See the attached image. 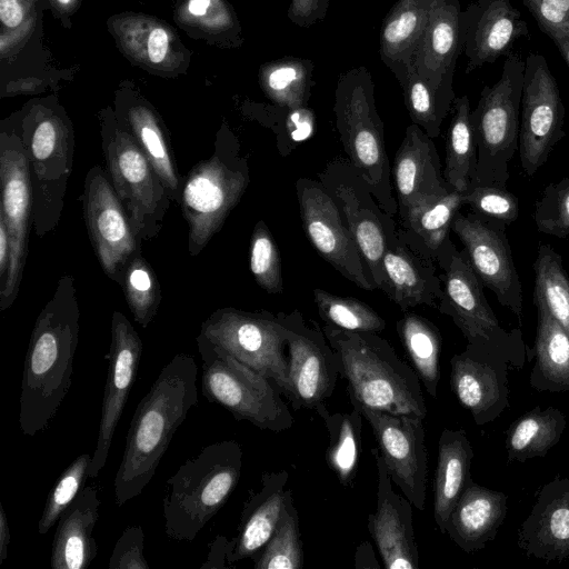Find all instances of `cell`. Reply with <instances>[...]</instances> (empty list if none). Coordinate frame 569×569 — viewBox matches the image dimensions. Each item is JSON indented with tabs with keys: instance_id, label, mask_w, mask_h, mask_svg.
I'll use <instances>...</instances> for the list:
<instances>
[{
	"instance_id": "6da1fadb",
	"label": "cell",
	"mask_w": 569,
	"mask_h": 569,
	"mask_svg": "<svg viewBox=\"0 0 569 569\" xmlns=\"http://www.w3.org/2000/svg\"><path fill=\"white\" fill-rule=\"evenodd\" d=\"M79 332L74 278L63 274L36 319L26 353L19 398L24 436L44 431L69 392Z\"/></svg>"
},
{
	"instance_id": "7a4b0ae2",
	"label": "cell",
	"mask_w": 569,
	"mask_h": 569,
	"mask_svg": "<svg viewBox=\"0 0 569 569\" xmlns=\"http://www.w3.org/2000/svg\"><path fill=\"white\" fill-rule=\"evenodd\" d=\"M197 378L194 358L177 353L138 403L113 482L118 507L140 496L152 479L174 432L198 403Z\"/></svg>"
},
{
	"instance_id": "3957f363",
	"label": "cell",
	"mask_w": 569,
	"mask_h": 569,
	"mask_svg": "<svg viewBox=\"0 0 569 569\" xmlns=\"http://www.w3.org/2000/svg\"><path fill=\"white\" fill-rule=\"evenodd\" d=\"M340 360L350 403L395 413L427 416L422 383L416 371L377 332L329 325L322 328Z\"/></svg>"
},
{
	"instance_id": "277c9868",
	"label": "cell",
	"mask_w": 569,
	"mask_h": 569,
	"mask_svg": "<svg viewBox=\"0 0 569 569\" xmlns=\"http://www.w3.org/2000/svg\"><path fill=\"white\" fill-rule=\"evenodd\" d=\"M241 468L242 450L234 440L208 445L181 465L166 481V535L192 542L234 491Z\"/></svg>"
},
{
	"instance_id": "5b68a950",
	"label": "cell",
	"mask_w": 569,
	"mask_h": 569,
	"mask_svg": "<svg viewBox=\"0 0 569 569\" xmlns=\"http://www.w3.org/2000/svg\"><path fill=\"white\" fill-rule=\"evenodd\" d=\"M19 129L29 162L32 227L43 238L57 229L63 212L73 168V127L56 101H37L19 113Z\"/></svg>"
},
{
	"instance_id": "8992f818",
	"label": "cell",
	"mask_w": 569,
	"mask_h": 569,
	"mask_svg": "<svg viewBox=\"0 0 569 569\" xmlns=\"http://www.w3.org/2000/svg\"><path fill=\"white\" fill-rule=\"evenodd\" d=\"M250 183L247 157L238 137L223 123L212 154L183 178L179 206L188 226L187 249L198 256L218 233Z\"/></svg>"
},
{
	"instance_id": "52a82bcc",
	"label": "cell",
	"mask_w": 569,
	"mask_h": 569,
	"mask_svg": "<svg viewBox=\"0 0 569 569\" xmlns=\"http://www.w3.org/2000/svg\"><path fill=\"white\" fill-rule=\"evenodd\" d=\"M336 128L348 160L380 207L398 214L386 150L383 123L375 102V83L366 67L341 72L335 90Z\"/></svg>"
},
{
	"instance_id": "ba28073f",
	"label": "cell",
	"mask_w": 569,
	"mask_h": 569,
	"mask_svg": "<svg viewBox=\"0 0 569 569\" xmlns=\"http://www.w3.org/2000/svg\"><path fill=\"white\" fill-rule=\"evenodd\" d=\"M525 64L518 53L506 56L500 79L483 87L477 107L470 113L477 148V166L470 187L507 188L509 163L519 148Z\"/></svg>"
},
{
	"instance_id": "9c48e42d",
	"label": "cell",
	"mask_w": 569,
	"mask_h": 569,
	"mask_svg": "<svg viewBox=\"0 0 569 569\" xmlns=\"http://www.w3.org/2000/svg\"><path fill=\"white\" fill-rule=\"evenodd\" d=\"M436 262L442 271L439 277L443 289L437 309L452 319L468 345L498 355L512 368H521L527 361L521 333L508 332L500 326L466 252L459 251L448 237Z\"/></svg>"
},
{
	"instance_id": "30bf717a",
	"label": "cell",
	"mask_w": 569,
	"mask_h": 569,
	"mask_svg": "<svg viewBox=\"0 0 569 569\" xmlns=\"http://www.w3.org/2000/svg\"><path fill=\"white\" fill-rule=\"evenodd\" d=\"M101 148L108 176L140 241L160 233L171 199L162 180L114 111L99 113Z\"/></svg>"
},
{
	"instance_id": "8fae6325",
	"label": "cell",
	"mask_w": 569,
	"mask_h": 569,
	"mask_svg": "<svg viewBox=\"0 0 569 569\" xmlns=\"http://www.w3.org/2000/svg\"><path fill=\"white\" fill-rule=\"evenodd\" d=\"M202 359L201 391L208 402L227 409L236 420L261 430L281 432L293 425V416L277 385L243 365L199 333Z\"/></svg>"
},
{
	"instance_id": "7c38bea8",
	"label": "cell",
	"mask_w": 569,
	"mask_h": 569,
	"mask_svg": "<svg viewBox=\"0 0 569 569\" xmlns=\"http://www.w3.org/2000/svg\"><path fill=\"white\" fill-rule=\"evenodd\" d=\"M213 345L252 370L272 380L283 397L293 400L286 356L288 330L279 313L223 307L213 311L200 332Z\"/></svg>"
},
{
	"instance_id": "4fadbf2b",
	"label": "cell",
	"mask_w": 569,
	"mask_h": 569,
	"mask_svg": "<svg viewBox=\"0 0 569 569\" xmlns=\"http://www.w3.org/2000/svg\"><path fill=\"white\" fill-rule=\"evenodd\" d=\"M318 180L337 204L377 289H381L383 254L398 240L395 217L380 207L348 159L337 158L328 162L318 173Z\"/></svg>"
},
{
	"instance_id": "5bb4252c",
	"label": "cell",
	"mask_w": 569,
	"mask_h": 569,
	"mask_svg": "<svg viewBox=\"0 0 569 569\" xmlns=\"http://www.w3.org/2000/svg\"><path fill=\"white\" fill-rule=\"evenodd\" d=\"M0 183V214L4 218L11 242L8 278L3 291L0 292V311H6L19 293L32 227V188L19 117L1 123Z\"/></svg>"
},
{
	"instance_id": "9a60e30c",
	"label": "cell",
	"mask_w": 569,
	"mask_h": 569,
	"mask_svg": "<svg viewBox=\"0 0 569 569\" xmlns=\"http://www.w3.org/2000/svg\"><path fill=\"white\" fill-rule=\"evenodd\" d=\"M525 62L518 149L523 171L533 176L565 136V106L546 58L531 52Z\"/></svg>"
},
{
	"instance_id": "2e32d148",
	"label": "cell",
	"mask_w": 569,
	"mask_h": 569,
	"mask_svg": "<svg viewBox=\"0 0 569 569\" xmlns=\"http://www.w3.org/2000/svg\"><path fill=\"white\" fill-rule=\"evenodd\" d=\"M296 193L302 228L317 252L357 287L377 289L350 230L323 184L319 180L299 178Z\"/></svg>"
},
{
	"instance_id": "e0dca14e",
	"label": "cell",
	"mask_w": 569,
	"mask_h": 569,
	"mask_svg": "<svg viewBox=\"0 0 569 569\" xmlns=\"http://www.w3.org/2000/svg\"><path fill=\"white\" fill-rule=\"evenodd\" d=\"M81 200L97 260L104 274L119 284L129 260L141 252V241L101 166L94 164L87 172Z\"/></svg>"
},
{
	"instance_id": "ac0fdd59",
	"label": "cell",
	"mask_w": 569,
	"mask_h": 569,
	"mask_svg": "<svg viewBox=\"0 0 569 569\" xmlns=\"http://www.w3.org/2000/svg\"><path fill=\"white\" fill-rule=\"evenodd\" d=\"M351 406L359 409L370 425L392 482L415 508L423 510L428 476L423 418Z\"/></svg>"
},
{
	"instance_id": "d6986e66",
	"label": "cell",
	"mask_w": 569,
	"mask_h": 569,
	"mask_svg": "<svg viewBox=\"0 0 569 569\" xmlns=\"http://www.w3.org/2000/svg\"><path fill=\"white\" fill-rule=\"evenodd\" d=\"M288 330L289 377L293 410L312 409L333 395L340 376V360L318 323L305 320L300 311L280 312Z\"/></svg>"
},
{
	"instance_id": "ffe728a7",
	"label": "cell",
	"mask_w": 569,
	"mask_h": 569,
	"mask_svg": "<svg viewBox=\"0 0 569 569\" xmlns=\"http://www.w3.org/2000/svg\"><path fill=\"white\" fill-rule=\"evenodd\" d=\"M142 350V340L129 319L121 311H113L111 343L106 355L107 379L89 478H96L107 462L118 422L136 381Z\"/></svg>"
},
{
	"instance_id": "44dd1931",
	"label": "cell",
	"mask_w": 569,
	"mask_h": 569,
	"mask_svg": "<svg viewBox=\"0 0 569 569\" xmlns=\"http://www.w3.org/2000/svg\"><path fill=\"white\" fill-rule=\"evenodd\" d=\"M451 230L465 247L469 262L498 301L521 319L522 289L512 260L510 246L503 227L490 223L477 214L458 212Z\"/></svg>"
},
{
	"instance_id": "7402d4cb",
	"label": "cell",
	"mask_w": 569,
	"mask_h": 569,
	"mask_svg": "<svg viewBox=\"0 0 569 569\" xmlns=\"http://www.w3.org/2000/svg\"><path fill=\"white\" fill-rule=\"evenodd\" d=\"M450 365L451 390L478 426L493 421L509 406L508 371L512 367L505 359L467 345Z\"/></svg>"
},
{
	"instance_id": "603a6c76",
	"label": "cell",
	"mask_w": 569,
	"mask_h": 569,
	"mask_svg": "<svg viewBox=\"0 0 569 569\" xmlns=\"http://www.w3.org/2000/svg\"><path fill=\"white\" fill-rule=\"evenodd\" d=\"M377 466V507L368 517V530L387 569H418L412 503L398 495L377 448L371 449Z\"/></svg>"
},
{
	"instance_id": "cb8c5ba5",
	"label": "cell",
	"mask_w": 569,
	"mask_h": 569,
	"mask_svg": "<svg viewBox=\"0 0 569 569\" xmlns=\"http://www.w3.org/2000/svg\"><path fill=\"white\" fill-rule=\"evenodd\" d=\"M466 73L508 56L520 38H528L527 22L510 0H475L462 10Z\"/></svg>"
},
{
	"instance_id": "d4e9b609",
	"label": "cell",
	"mask_w": 569,
	"mask_h": 569,
	"mask_svg": "<svg viewBox=\"0 0 569 569\" xmlns=\"http://www.w3.org/2000/svg\"><path fill=\"white\" fill-rule=\"evenodd\" d=\"M462 51V9L459 0H435L415 56L413 70L439 94L455 100L453 73Z\"/></svg>"
},
{
	"instance_id": "484cf974",
	"label": "cell",
	"mask_w": 569,
	"mask_h": 569,
	"mask_svg": "<svg viewBox=\"0 0 569 569\" xmlns=\"http://www.w3.org/2000/svg\"><path fill=\"white\" fill-rule=\"evenodd\" d=\"M525 555L545 562L569 559V479L556 477L543 485L518 531Z\"/></svg>"
},
{
	"instance_id": "4316f807",
	"label": "cell",
	"mask_w": 569,
	"mask_h": 569,
	"mask_svg": "<svg viewBox=\"0 0 569 569\" xmlns=\"http://www.w3.org/2000/svg\"><path fill=\"white\" fill-rule=\"evenodd\" d=\"M398 217L427 198L451 190L443 177L436 146L419 126L407 127L391 168Z\"/></svg>"
},
{
	"instance_id": "83f0119b",
	"label": "cell",
	"mask_w": 569,
	"mask_h": 569,
	"mask_svg": "<svg viewBox=\"0 0 569 569\" xmlns=\"http://www.w3.org/2000/svg\"><path fill=\"white\" fill-rule=\"evenodd\" d=\"M114 114L152 164L171 201L179 203L183 178L177 169L170 138L158 112L143 98L122 92L116 100Z\"/></svg>"
},
{
	"instance_id": "f1b7e54d",
	"label": "cell",
	"mask_w": 569,
	"mask_h": 569,
	"mask_svg": "<svg viewBox=\"0 0 569 569\" xmlns=\"http://www.w3.org/2000/svg\"><path fill=\"white\" fill-rule=\"evenodd\" d=\"M435 261L415 252L398 236L382 258V290L402 311L417 306L438 308L443 289Z\"/></svg>"
},
{
	"instance_id": "f546056e",
	"label": "cell",
	"mask_w": 569,
	"mask_h": 569,
	"mask_svg": "<svg viewBox=\"0 0 569 569\" xmlns=\"http://www.w3.org/2000/svg\"><path fill=\"white\" fill-rule=\"evenodd\" d=\"M289 472H264L261 487L251 493L240 515L237 535L229 540V565L256 557L273 535L281 518L289 489Z\"/></svg>"
},
{
	"instance_id": "4dcf8cb0",
	"label": "cell",
	"mask_w": 569,
	"mask_h": 569,
	"mask_svg": "<svg viewBox=\"0 0 569 569\" xmlns=\"http://www.w3.org/2000/svg\"><path fill=\"white\" fill-rule=\"evenodd\" d=\"M507 511L508 497L503 492L471 480L451 511L445 533L462 551H480L496 538Z\"/></svg>"
},
{
	"instance_id": "1f68e13d",
	"label": "cell",
	"mask_w": 569,
	"mask_h": 569,
	"mask_svg": "<svg viewBox=\"0 0 569 569\" xmlns=\"http://www.w3.org/2000/svg\"><path fill=\"white\" fill-rule=\"evenodd\" d=\"M101 500L94 486H84L61 513L52 540V569H87L98 555L92 536Z\"/></svg>"
},
{
	"instance_id": "d6a6232c",
	"label": "cell",
	"mask_w": 569,
	"mask_h": 569,
	"mask_svg": "<svg viewBox=\"0 0 569 569\" xmlns=\"http://www.w3.org/2000/svg\"><path fill=\"white\" fill-rule=\"evenodd\" d=\"M435 0H398L383 19L379 54L401 82L413 70V60Z\"/></svg>"
},
{
	"instance_id": "836d02e7",
	"label": "cell",
	"mask_w": 569,
	"mask_h": 569,
	"mask_svg": "<svg viewBox=\"0 0 569 569\" xmlns=\"http://www.w3.org/2000/svg\"><path fill=\"white\" fill-rule=\"evenodd\" d=\"M463 204V192L453 189L417 202L399 217L398 236L415 252L436 262L453 218Z\"/></svg>"
},
{
	"instance_id": "e575fe53",
	"label": "cell",
	"mask_w": 569,
	"mask_h": 569,
	"mask_svg": "<svg viewBox=\"0 0 569 569\" xmlns=\"http://www.w3.org/2000/svg\"><path fill=\"white\" fill-rule=\"evenodd\" d=\"M472 446L465 430H442L433 481V518L441 533H445L451 511L472 480Z\"/></svg>"
},
{
	"instance_id": "d590c367",
	"label": "cell",
	"mask_w": 569,
	"mask_h": 569,
	"mask_svg": "<svg viewBox=\"0 0 569 569\" xmlns=\"http://www.w3.org/2000/svg\"><path fill=\"white\" fill-rule=\"evenodd\" d=\"M535 302L538 326L530 385L538 391H569V336L541 301Z\"/></svg>"
},
{
	"instance_id": "8d00e7d4",
	"label": "cell",
	"mask_w": 569,
	"mask_h": 569,
	"mask_svg": "<svg viewBox=\"0 0 569 569\" xmlns=\"http://www.w3.org/2000/svg\"><path fill=\"white\" fill-rule=\"evenodd\" d=\"M316 412L325 422L329 445L326 450V462L336 475L340 485L350 487L357 476L362 451V418L359 409L352 407L351 412L331 413L325 405Z\"/></svg>"
},
{
	"instance_id": "74e56055",
	"label": "cell",
	"mask_w": 569,
	"mask_h": 569,
	"mask_svg": "<svg viewBox=\"0 0 569 569\" xmlns=\"http://www.w3.org/2000/svg\"><path fill=\"white\" fill-rule=\"evenodd\" d=\"M565 415L557 408L530 410L513 422L507 433L508 461L525 462L543 457L553 448L566 429Z\"/></svg>"
},
{
	"instance_id": "f35d334b",
	"label": "cell",
	"mask_w": 569,
	"mask_h": 569,
	"mask_svg": "<svg viewBox=\"0 0 569 569\" xmlns=\"http://www.w3.org/2000/svg\"><path fill=\"white\" fill-rule=\"evenodd\" d=\"M451 111L446 136L443 177L451 189L466 192L472 183L477 166L469 98L466 94L456 97Z\"/></svg>"
},
{
	"instance_id": "ab89813d",
	"label": "cell",
	"mask_w": 569,
	"mask_h": 569,
	"mask_svg": "<svg viewBox=\"0 0 569 569\" xmlns=\"http://www.w3.org/2000/svg\"><path fill=\"white\" fill-rule=\"evenodd\" d=\"M396 329L423 388L437 398L442 343L440 331L427 318L410 312L397 321Z\"/></svg>"
},
{
	"instance_id": "60d3db41",
	"label": "cell",
	"mask_w": 569,
	"mask_h": 569,
	"mask_svg": "<svg viewBox=\"0 0 569 569\" xmlns=\"http://www.w3.org/2000/svg\"><path fill=\"white\" fill-rule=\"evenodd\" d=\"M313 69L311 60L283 57L260 67L259 84L274 104L293 109L308 107Z\"/></svg>"
},
{
	"instance_id": "b9f144b4",
	"label": "cell",
	"mask_w": 569,
	"mask_h": 569,
	"mask_svg": "<svg viewBox=\"0 0 569 569\" xmlns=\"http://www.w3.org/2000/svg\"><path fill=\"white\" fill-rule=\"evenodd\" d=\"M252 559L254 569H301L303 567L299 517L291 490L287 495L282 515L273 535Z\"/></svg>"
},
{
	"instance_id": "7bdbcfd3",
	"label": "cell",
	"mask_w": 569,
	"mask_h": 569,
	"mask_svg": "<svg viewBox=\"0 0 569 569\" xmlns=\"http://www.w3.org/2000/svg\"><path fill=\"white\" fill-rule=\"evenodd\" d=\"M535 300L541 301L569 336V278L560 256L540 244L533 264Z\"/></svg>"
},
{
	"instance_id": "ee69618b",
	"label": "cell",
	"mask_w": 569,
	"mask_h": 569,
	"mask_svg": "<svg viewBox=\"0 0 569 569\" xmlns=\"http://www.w3.org/2000/svg\"><path fill=\"white\" fill-rule=\"evenodd\" d=\"M119 284L134 321L147 328L158 312L162 296L157 276L141 252L129 260Z\"/></svg>"
},
{
	"instance_id": "f6af8a7d",
	"label": "cell",
	"mask_w": 569,
	"mask_h": 569,
	"mask_svg": "<svg viewBox=\"0 0 569 569\" xmlns=\"http://www.w3.org/2000/svg\"><path fill=\"white\" fill-rule=\"evenodd\" d=\"M313 300L325 325L348 331L377 333L386 328V321L379 313L353 297H340L315 288Z\"/></svg>"
},
{
	"instance_id": "bcb514c9",
	"label": "cell",
	"mask_w": 569,
	"mask_h": 569,
	"mask_svg": "<svg viewBox=\"0 0 569 569\" xmlns=\"http://www.w3.org/2000/svg\"><path fill=\"white\" fill-rule=\"evenodd\" d=\"M399 84L412 123L430 138H437L443 120L452 110L453 100L439 94L415 70Z\"/></svg>"
},
{
	"instance_id": "7dc6e473",
	"label": "cell",
	"mask_w": 569,
	"mask_h": 569,
	"mask_svg": "<svg viewBox=\"0 0 569 569\" xmlns=\"http://www.w3.org/2000/svg\"><path fill=\"white\" fill-rule=\"evenodd\" d=\"M259 107L258 111L252 113L259 122L276 133L278 148L282 154L290 152L296 143L310 137L315 130L316 118L308 107Z\"/></svg>"
},
{
	"instance_id": "c3c4849f",
	"label": "cell",
	"mask_w": 569,
	"mask_h": 569,
	"mask_svg": "<svg viewBox=\"0 0 569 569\" xmlns=\"http://www.w3.org/2000/svg\"><path fill=\"white\" fill-rule=\"evenodd\" d=\"M91 453L78 456L60 475L48 493L41 518L38 522V533L46 535L56 525L61 513L76 499L89 478Z\"/></svg>"
},
{
	"instance_id": "681fc988",
	"label": "cell",
	"mask_w": 569,
	"mask_h": 569,
	"mask_svg": "<svg viewBox=\"0 0 569 569\" xmlns=\"http://www.w3.org/2000/svg\"><path fill=\"white\" fill-rule=\"evenodd\" d=\"M250 270L256 282L268 293H282L281 258L272 233L263 220L253 228L249 251Z\"/></svg>"
},
{
	"instance_id": "f907efd6",
	"label": "cell",
	"mask_w": 569,
	"mask_h": 569,
	"mask_svg": "<svg viewBox=\"0 0 569 569\" xmlns=\"http://www.w3.org/2000/svg\"><path fill=\"white\" fill-rule=\"evenodd\" d=\"M463 203L479 218L503 227L517 220L519 201L507 188L473 186L463 192Z\"/></svg>"
},
{
	"instance_id": "816d5d0a",
	"label": "cell",
	"mask_w": 569,
	"mask_h": 569,
	"mask_svg": "<svg viewBox=\"0 0 569 569\" xmlns=\"http://www.w3.org/2000/svg\"><path fill=\"white\" fill-rule=\"evenodd\" d=\"M537 229L549 236L569 234V179L549 183L535 206Z\"/></svg>"
},
{
	"instance_id": "f5cc1de1",
	"label": "cell",
	"mask_w": 569,
	"mask_h": 569,
	"mask_svg": "<svg viewBox=\"0 0 569 569\" xmlns=\"http://www.w3.org/2000/svg\"><path fill=\"white\" fill-rule=\"evenodd\" d=\"M143 36L134 31L133 52L143 62L160 67L169 61L172 47V33L163 24L154 22L142 30Z\"/></svg>"
},
{
	"instance_id": "db71d44e",
	"label": "cell",
	"mask_w": 569,
	"mask_h": 569,
	"mask_svg": "<svg viewBox=\"0 0 569 569\" xmlns=\"http://www.w3.org/2000/svg\"><path fill=\"white\" fill-rule=\"evenodd\" d=\"M144 533L140 525L128 526L117 540L108 569H149L143 556Z\"/></svg>"
},
{
	"instance_id": "11a10c76",
	"label": "cell",
	"mask_w": 569,
	"mask_h": 569,
	"mask_svg": "<svg viewBox=\"0 0 569 569\" xmlns=\"http://www.w3.org/2000/svg\"><path fill=\"white\" fill-rule=\"evenodd\" d=\"M538 23L539 29L551 40L569 33V0H522Z\"/></svg>"
},
{
	"instance_id": "9f6ffc18",
	"label": "cell",
	"mask_w": 569,
	"mask_h": 569,
	"mask_svg": "<svg viewBox=\"0 0 569 569\" xmlns=\"http://www.w3.org/2000/svg\"><path fill=\"white\" fill-rule=\"evenodd\" d=\"M331 0H291L287 17L298 27L310 28L326 18Z\"/></svg>"
},
{
	"instance_id": "6f0895ef",
	"label": "cell",
	"mask_w": 569,
	"mask_h": 569,
	"mask_svg": "<svg viewBox=\"0 0 569 569\" xmlns=\"http://www.w3.org/2000/svg\"><path fill=\"white\" fill-rule=\"evenodd\" d=\"M229 551V540L224 536H217L209 545V551L206 561L200 566V569H219L226 568L227 556Z\"/></svg>"
},
{
	"instance_id": "680465c9",
	"label": "cell",
	"mask_w": 569,
	"mask_h": 569,
	"mask_svg": "<svg viewBox=\"0 0 569 569\" xmlns=\"http://www.w3.org/2000/svg\"><path fill=\"white\" fill-rule=\"evenodd\" d=\"M10 234L4 218L0 214V292H2L6 287L10 267Z\"/></svg>"
},
{
	"instance_id": "91938a15",
	"label": "cell",
	"mask_w": 569,
	"mask_h": 569,
	"mask_svg": "<svg viewBox=\"0 0 569 569\" xmlns=\"http://www.w3.org/2000/svg\"><path fill=\"white\" fill-rule=\"evenodd\" d=\"M23 18L24 10L20 0H0V19L3 26L16 28Z\"/></svg>"
},
{
	"instance_id": "94428289",
	"label": "cell",
	"mask_w": 569,
	"mask_h": 569,
	"mask_svg": "<svg viewBox=\"0 0 569 569\" xmlns=\"http://www.w3.org/2000/svg\"><path fill=\"white\" fill-rule=\"evenodd\" d=\"M10 543V528L9 521L3 509L2 503L0 502V565L7 559L8 556V547Z\"/></svg>"
},
{
	"instance_id": "6125c7cd",
	"label": "cell",
	"mask_w": 569,
	"mask_h": 569,
	"mask_svg": "<svg viewBox=\"0 0 569 569\" xmlns=\"http://www.w3.org/2000/svg\"><path fill=\"white\" fill-rule=\"evenodd\" d=\"M216 0H189L187 10L189 14L197 18H202L208 12V9L212 7Z\"/></svg>"
},
{
	"instance_id": "be15d7a7",
	"label": "cell",
	"mask_w": 569,
	"mask_h": 569,
	"mask_svg": "<svg viewBox=\"0 0 569 569\" xmlns=\"http://www.w3.org/2000/svg\"><path fill=\"white\" fill-rule=\"evenodd\" d=\"M552 41L569 67V33L562 34Z\"/></svg>"
},
{
	"instance_id": "e7e4bbea",
	"label": "cell",
	"mask_w": 569,
	"mask_h": 569,
	"mask_svg": "<svg viewBox=\"0 0 569 569\" xmlns=\"http://www.w3.org/2000/svg\"><path fill=\"white\" fill-rule=\"evenodd\" d=\"M53 2L60 9H62V8L63 9H70V8H72V6L76 2V0H53Z\"/></svg>"
}]
</instances>
